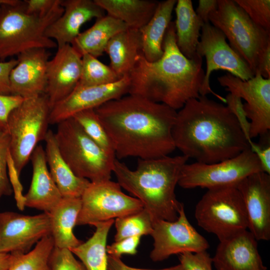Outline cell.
<instances>
[{"instance_id": "1", "label": "cell", "mask_w": 270, "mask_h": 270, "mask_svg": "<svg viewBox=\"0 0 270 270\" xmlns=\"http://www.w3.org/2000/svg\"><path fill=\"white\" fill-rule=\"evenodd\" d=\"M118 159H150L168 156L176 147L172 136L177 111L129 94L94 109Z\"/></svg>"}, {"instance_id": "2", "label": "cell", "mask_w": 270, "mask_h": 270, "mask_svg": "<svg viewBox=\"0 0 270 270\" xmlns=\"http://www.w3.org/2000/svg\"><path fill=\"white\" fill-rule=\"evenodd\" d=\"M172 136L182 155L200 163L229 159L250 148L227 106L206 96L188 100L177 112Z\"/></svg>"}, {"instance_id": "3", "label": "cell", "mask_w": 270, "mask_h": 270, "mask_svg": "<svg viewBox=\"0 0 270 270\" xmlns=\"http://www.w3.org/2000/svg\"><path fill=\"white\" fill-rule=\"evenodd\" d=\"M164 54L159 60L150 62L142 52L128 74V94L180 109L189 100L198 98L204 72L202 58L192 59L184 56L176 43L174 23L171 22L164 35Z\"/></svg>"}, {"instance_id": "4", "label": "cell", "mask_w": 270, "mask_h": 270, "mask_svg": "<svg viewBox=\"0 0 270 270\" xmlns=\"http://www.w3.org/2000/svg\"><path fill=\"white\" fill-rule=\"evenodd\" d=\"M188 159L182 154L138 158L136 169L131 170L116 158L112 172L120 186L142 202L153 222H173L178 218L184 205L178 200L175 189L181 170Z\"/></svg>"}, {"instance_id": "5", "label": "cell", "mask_w": 270, "mask_h": 270, "mask_svg": "<svg viewBox=\"0 0 270 270\" xmlns=\"http://www.w3.org/2000/svg\"><path fill=\"white\" fill-rule=\"evenodd\" d=\"M62 2V0H61ZM60 3L44 16L28 14L24 0H9L0 6V61L35 48L57 47L45 34L47 28L64 12Z\"/></svg>"}, {"instance_id": "6", "label": "cell", "mask_w": 270, "mask_h": 270, "mask_svg": "<svg viewBox=\"0 0 270 270\" xmlns=\"http://www.w3.org/2000/svg\"><path fill=\"white\" fill-rule=\"evenodd\" d=\"M57 124L54 134L60 152L74 173L90 182L110 180L116 158L106 153L73 118Z\"/></svg>"}, {"instance_id": "7", "label": "cell", "mask_w": 270, "mask_h": 270, "mask_svg": "<svg viewBox=\"0 0 270 270\" xmlns=\"http://www.w3.org/2000/svg\"><path fill=\"white\" fill-rule=\"evenodd\" d=\"M209 21L223 32L255 76L258 57L270 44V32L254 23L234 0H218V9L210 14Z\"/></svg>"}, {"instance_id": "8", "label": "cell", "mask_w": 270, "mask_h": 270, "mask_svg": "<svg viewBox=\"0 0 270 270\" xmlns=\"http://www.w3.org/2000/svg\"><path fill=\"white\" fill-rule=\"evenodd\" d=\"M50 112L48 98L44 94L24 98L9 116V150L19 174L38 143L46 136Z\"/></svg>"}, {"instance_id": "9", "label": "cell", "mask_w": 270, "mask_h": 270, "mask_svg": "<svg viewBox=\"0 0 270 270\" xmlns=\"http://www.w3.org/2000/svg\"><path fill=\"white\" fill-rule=\"evenodd\" d=\"M194 216L198 224L220 241L248 228L244 204L235 186L208 190L196 206Z\"/></svg>"}, {"instance_id": "10", "label": "cell", "mask_w": 270, "mask_h": 270, "mask_svg": "<svg viewBox=\"0 0 270 270\" xmlns=\"http://www.w3.org/2000/svg\"><path fill=\"white\" fill-rule=\"evenodd\" d=\"M259 172H262L260 164L250 148L233 158L213 164L186 163L178 184L186 189L236 186L246 176Z\"/></svg>"}, {"instance_id": "11", "label": "cell", "mask_w": 270, "mask_h": 270, "mask_svg": "<svg viewBox=\"0 0 270 270\" xmlns=\"http://www.w3.org/2000/svg\"><path fill=\"white\" fill-rule=\"evenodd\" d=\"M118 182L109 180L90 182L82 194L76 225L95 224L124 217L144 208L138 198L124 193Z\"/></svg>"}, {"instance_id": "12", "label": "cell", "mask_w": 270, "mask_h": 270, "mask_svg": "<svg viewBox=\"0 0 270 270\" xmlns=\"http://www.w3.org/2000/svg\"><path fill=\"white\" fill-rule=\"evenodd\" d=\"M223 32L210 22L204 24L201 29L196 54L206 59V68L200 96L212 94L222 102L226 100L214 92L210 84V78L214 70H226L242 80H248L254 75L248 64L232 50L226 41Z\"/></svg>"}, {"instance_id": "13", "label": "cell", "mask_w": 270, "mask_h": 270, "mask_svg": "<svg viewBox=\"0 0 270 270\" xmlns=\"http://www.w3.org/2000/svg\"><path fill=\"white\" fill-rule=\"evenodd\" d=\"M220 85L245 102L243 108L250 122V136H264L270 130V78L256 74L248 80L227 73L218 78Z\"/></svg>"}, {"instance_id": "14", "label": "cell", "mask_w": 270, "mask_h": 270, "mask_svg": "<svg viewBox=\"0 0 270 270\" xmlns=\"http://www.w3.org/2000/svg\"><path fill=\"white\" fill-rule=\"evenodd\" d=\"M150 236L154 242L150 258L154 262L165 260L174 254L206 251L210 248L206 238L189 222L184 205L180 208L176 220L154 222Z\"/></svg>"}, {"instance_id": "15", "label": "cell", "mask_w": 270, "mask_h": 270, "mask_svg": "<svg viewBox=\"0 0 270 270\" xmlns=\"http://www.w3.org/2000/svg\"><path fill=\"white\" fill-rule=\"evenodd\" d=\"M51 234L50 214L34 216L0 212V252L24 254L45 236Z\"/></svg>"}, {"instance_id": "16", "label": "cell", "mask_w": 270, "mask_h": 270, "mask_svg": "<svg viewBox=\"0 0 270 270\" xmlns=\"http://www.w3.org/2000/svg\"><path fill=\"white\" fill-rule=\"evenodd\" d=\"M242 198L248 230L257 241L270 239V174L264 172L246 176L236 186Z\"/></svg>"}, {"instance_id": "17", "label": "cell", "mask_w": 270, "mask_h": 270, "mask_svg": "<svg viewBox=\"0 0 270 270\" xmlns=\"http://www.w3.org/2000/svg\"><path fill=\"white\" fill-rule=\"evenodd\" d=\"M130 80L126 76L106 84L76 88L66 98L50 110V124H58L84 110L95 109L104 104L128 94Z\"/></svg>"}, {"instance_id": "18", "label": "cell", "mask_w": 270, "mask_h": 270, "mask_svg": "<svg viewBox=\"0 0 270 270\" xmlns=\"http://www.w3.org/2000/svg\"><path fill=\"white\" fill-rule=\"evenodd\" d=\"M82 57L70 44H66L58 47L54 56L48 61L45 94L50 110L77 86L82 72Z\"/></svg>"}, {"instance_id": "19", "label": "cell", "mask_w": 270, "mask_h": 270, "mask_svg": "<svg viewBox=\"0 0 270 270\" xmlns=\"http://www.w3.org/2000/svg\"><path fill=\"white\" fill-rule=\"evenodd\" d=\"M49 56L48 51L44 48L30 49L18 54V64L10 74V94L24 98L45 94Z\"/></svg>"}, {"instance_id": "20", "label": "cell", "mask_w": 270, "mask_h": 270, "mask_svg": "<svg viewBox=\"0 0 270 270\" xmlns=\"http://www.w3.org/2000/svg\"><path fill=\"white\" fill-rule=\"evenodd\" d=\"M212 261L216 270H267L248 230L220 240Z\"/></svg>"}, {"instance_id": "21", "label": "cell", "mask_w": 270, "mask_h": 270, "mask_svg": "<svg viewBox=\"0 0 270 270\" xmlns=\"http://www.w3.org/2000/svg\"><path fill=\"white\" fill-rule=\"evenodd\" d=\"M62 14L46 29V36L57 48L71 44L80 34L82 26L94 18L105 16V11L92 0H62Z\"/></svg>"}, {"instance_id": "22", "label": "cell", "mask_w": 270, "mask_h": 270, "mask_svg": "<svg viewBox=\"0 0 270 270\" xmlns=\"http://www.w3.org/2000/svg\"><path fill=\"white\" fill-rule=\"evenodd\" d=\"M30 160L32 175L30 188L24 195V206L49 213L62 197L48 169L41 145L36 148Z\"/></svg>"}, {"instance_id": "23", "label": "cell", "mask_w": 270, "mask_h": 270, "mask_svg": "<svg viewBox=\"0 0 270 270\" xmlns=\"http://www.w3.org/2000/svg\"><path fill=\"white\" fill-rule=\"evenodd\" d=\"M50 172L62 198H80L90 181L76 176L60 152L54 132L48 130L44 140Z\"/></svg>"}, {"instance_id": "24", "label": "cell", "mask_w": 270, "mask_h": 270, "mask_svg": "<svg viewBox=\"0 0 270 270\" xmlns=\"http://www.w3.org/2000/svg\"><path fill=\"white\" fill-rule=\"evenodd\" d=\"M81 204L80 198H62L49 212L55 247L70 250L82 242L73 233Z\"/></svg>"}, {"instance_id": "25", "label": "cell", "mask_w": 270, "mask_h": 270, "mask_svg": "<svg viewBox=\"0 0 270 270\" xmlns=\"http://www.w3.org/2000/svg\"><path fill=\"white\" fill-rule=\"evenodd\" d=\"M176 2V0L158 2L151 19L139 30L142 38V53L148 62H154L159 60L164 54L162 42Z\"/></svg>"}, {"instance_id": "26", "label": "cell", "mask_w": 270, "mask_h": 270, "mask_svg": "<svg viewBox=\"0 0 270 270\" xmlns=\"http://www.w3.org/2000/svg\"><path fill=\"white\" fill-rule=\"evenodd\" d=\"M128 28L121 20L106 15L96 19L88 29L80 32L70 45L82 56L88 54L95 58L102 55L109 40Z\"/></svg>"}, {"instance_id": "27", "label": "cell", "mask_w": 270, "mask_h": 270, "mask_svg": "<svg viewBox=\"0 0 270 270\" xmlns=\"http://www.w3.org/2000/svg\"><path fill=\"white\" fill-rule=\"evenodd\" d=\"M142 48L141 34L137 30L128 28L109 40L104 52L109 56L110 67L120 78L132 70Z\"/></svg>"}, {"instance_id": "28", "label": "cell", "mask_w": 270, "mask_h": 270, "mask_svg": "<svg viewBox=\"0 0 270 270\" xmlns=\"http://www.w3.org/2000/svg\"><path fill=\"white\" fill-rule=\"evenodd\" d=\"M175 6L177 46L186 58H194L197 56L196 48L204 24L198 17L191 0H178Z\"/></svg>"}, {"instance_id": "29", "label": "cell", "mask_w": 270, "mask_h": 270, "mask_svg": "<svg viewBox=\"0 0 270 270\" xmlns=\"http://www.w3.org/2000/svg\"><path fill=\"white\" fill-rule=\"evenodd\" d=\"M108 15L140 30L154 14L158 2L150 0H94Z\"/></svg>"}, {"instance_id": "30", "label": "cell", "mask_w": 270, "mask_h": 270, "mask_svg": "<svg viewBox=\"0 0 270 270\" xmlns=\"http://www.w3.org/2000/svg\"><path fill=\"white\" fill-rule=\"evenodd\" d=\"M114 222L110 220L95 224L96 230L86 242L70 249L80 258L86 270H108L106 241Z\"/></svg>"}, {"instance_id": "31", "label": "cell", "mask_w": 270, "mask_h": 270, "mask_svg": "<svg viewBox=\"0 0 270 270\" xmlns=\"http://www.w3.org/2000/svg\"><path fill=\"white\" fill-rule=\"evenodd\" d=\"M54 247L51 234L39 240L27 253H16V258L8 270H50L48 260Z\"/></svg>"}, {"instance_id": "32", "label": "cell", "mask_w": 270, "mask_h": 270, "mask_svg": "<svg viewBox=\"0 0 270 270\" xmlns=\"http://www.w3.org/2000/svg\"><path fill=\"white\" fill-rule=\"evenodd\" d=\"M82 58L81 76L76 88L109 84L120 79L110 66L104 64L96 58L84 54Z\"/></svg>"}, {"instance_id": "33", "label": "cell", "mask_w": 270, "mask_h": 270, "mask_svg": "<svg viewBox=\"0 0 270 270\" xmlns=\"http://www.w3.org/2000/svg\"><path fill=\"white\" fill-rule=\"evenodd\" d=\"M72 118L75 120L86 134L106 153L116 158L110 138L94 109L80 111Z\"/></svg>"}, {"instance_id": "34", "label": "cell", "mask_w": 270, "mask_h": 270, "mask_svg": "<svg viewBox=\"0 0 270 270\" xmlns=\"http://www.w3.org/2000/svg\"><path fill=\"white\" fill-rule=\"evenodd\" d=\"M116 232L114 240L136 236L150 235L152 232L153 220L144 208L136 213L116 218Z\"/></svg>"}, {"instance_id": "35", "label": "cell", "mask_w": 270, "mask_h": 270, "mask_svg": "<svg viewBox=\"0 0 270 270\" xmlns=\"http://www.w3.org/2000/svg\"><path fill=\"white\" fill-rule=\"evenodd\" d=\"M234 0L244 10L254 23L270 32V0Z\"/></svg>"}, {"instance_id": "36", "label": "cell", "mask_w": 270, "mask_h": 270, "mask_svg": "<svg viewBox=\"0 0 270 270\" xmlns=\"http://www.w3.org/2000/svg\"><path fill=\"white\" fill-rule=\"evenodd\" d=\"M50 270H86L68 248L54 247L48 260Z\"/></svg>"}, {"instance_id": "37", "label": "cell", "mask_w": 270, "mask_h": 270, "mask_svg": "<svg viewBox=\"0 0 270 270\" xmlns=\"http://www.w3.org/2000/svg\"><path fill=\"white\" fill-rule=\"evenodd\" d=\"M10 148L8 132H0V199L3 196H10L13 190L8 171V154Z\"/></svg>"}, {"instance_id": "38", "label": "cell", "mask_w": 270, "mask_h": 270, "mask_svg": "<svg viewBox=\"0 0 270 270\" xmlns=\"http://www.w3.org/2000/svg\"><path fill=\"white\" fill-rule=\"evenodd\" d=\"M178 258L183 270H212V258L206 250L184 252L180 254Z\"/></svg>"}, {"instance_id": "39", "label": "cell", "mask_w": 270, "mask_h": 270, "mask_svg": "<svg viewBox=\"0 0 270 270\" xmlns=\"http://www.w3.org/2000/svg\"><path fill=\"white\" fill-rule=\"evenodd\" d=\"M225 98L227 106L236 116L249 144L252 140L250 136V122L244 111L242 99L231 93H228Z\"/></svg>"}, {"instance_id": "40", "label": "cell", "mask_w": 270, "mask_h": 270, "mask_svg": "<svg viewBox=\"0 0 270 270\" xmlns=\"http://www.w3.org/2000/svg\"><path fill=\"white\" fill-rule=\"evenodd\" d=\"M24 98L12 94H0V132H8V120L10 113Z\"/></svg>"}, {"instance_id": "41", "label": "cell", "mask_w": 270, "mask_h": 270, "mask_svg": "<svg viewBox=\"0 0 270 270\" xmlns=\"http://www.w3.org/2000/svg\"><path fill=\"white\" fill-rule=\"evenodd\" d=\"M141 236L128 237L116 241L106 248L108 255L120 258L124 254H136L140 244Z\"/></svg>"}, {"instance_id": "42", "label": "cell", "mask_w": 270, "mask_h": 270, "mask_svg": "<svg viewBox=\"0 0 270 270\" xmlns=\"http://www.w3.org/2000/svg\"><path fill=\"white\" fill-rule=\"evenodd\" d=\"M262 142L252 140L249 143L251 150L256 155L260 164L262 172L270 174V144L269 133L260 136Z\"/></svg>"}, {"instance_id": "43", "label": "cell", "mask_w": 270, "mask_h": 270, "mask_svg": "<svg viewBox=\"0 0 270 270\" xmlns=\"http://www.w3.org/2000/svg\"><path fill=\"white\" fill-rule=\"evenodd\" d=\"M8 171L9 180L14 193V196L18 208L22 210L24 208V195L22 194V186L20 180V175L18 172L10 150L8 154Z\"/></svg>"}, {"instance_id": "44", "label": "cell", "mask_w": 270, "mask_h": 270, "mask_svg": "<svg viewBox=\"0 0 270 270\" xmlns=\"http://www.w3.org/2000/svg\"><path fill=\"white\" fill-rule=\"evenodd\" d=\"M26 10L28 14L44 16L47 14L61 0H24Z\"/></svg>"}, {"instance_id": "45", "label": "cell", "mask_w": 270, "mask_h": 270, "mask_svg": "<svg viewBox=\"0 0 270 270\" xmlns=\"http://www.w3.org/2000/svg\"><path fill=\"white\" fill-rule=\"evenodd\" d=\"M17 64V59L15 58H11L8 61H0V94H10V74Z\"/></svg>"}, {"instance_id": "46", "label": "cell", "mask_w": 270, "mask_h": 270, "mask_svg": "<svg viewBox=\"0 0 270 270\" xmlns=\"http://www.w3.org/2000/svg\"><path fill=\"white\" fill-rule=\"evenodd\" d=\"M218 8V0H199L195 12L198 18L204 24L210 22V14Z\"/></svg>"}, {"instance_id": "47", "label": "cell", "mask_w": 270, "mask_h": 270, "mask_svg": "<svg viewBox=\"0 0 270 270\" xmlns=\"http://www.w3.org/2000/svg\"><path fill=\"white\" fill-rule=\"evenodd\" d=\"M108 270H183V269L180 264L175 266L160 270L138 268L126 264L120 258L108 255Z\"/></svg>"}, {"instance_id": "48", "label": "cell", "mask_w": 270, "mask_h": 270, "mask_svg": "<svg viewBox=\"0 0 270 270\" xmlns=\"http://www.w3.org/2000/svg\"><path fill=\"white\" fill-rule=\"evenodd\" d=\"M260 74L264 78H270V44L260 53L255 75Z\"/></svg>"}, {"instance_id": "49", "label": "cell", "mask_w": 270, "mask_h": 270, "mask_svg": "<svg viewBox=\"0 0 270 270\" xmlns=\"http://www.w3.org/2000/svg\"><path fill=\"white\" fill-rule=\"evenodd\" d=\"M16 256V253L0 252V270H8Z\"/></svg>"}, {"instance_id": "50", "label": "cell", "mask_w": 270, "mask_h": 270, "mask_svg": "<svg viewBox=\"0 0 270 270\" xmlns=\"http://www.w3.org/2000/svg\"><path fill=\"white\" fill-rule=\"evenodd\" d=\"M9 1V0H0V6L5 4V3H6L8 2Z\"/></svg>"}]
</instances>
